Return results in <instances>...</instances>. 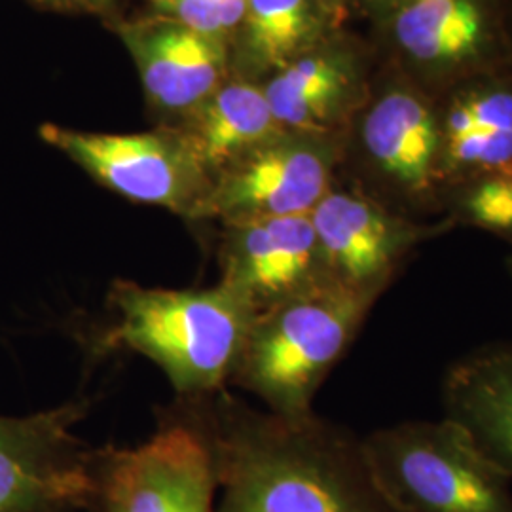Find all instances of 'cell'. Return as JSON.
Returning <instances> with one entry per match:
<instances>
[{
	"label": "cell",
	"instance_id": "6da1fadb",
	"mask_svg": "<svg viewBox=\"0 0 512 512\" xmlns=\"http://www.w3.org/2000/svg\"><path fill=\"white\" fill-rule=\"evenodd\" d=\"M183 401L213 450L217 512H399L374 476L363 439L346 427L315 412L285 418L256 410L226 389Z\"/></svg>",
	"mask_w": 512,
	"mask_h": 512
},
{
	"label": "cell",
	"instance_id": "7a4b0ae2",
	"mask_svg": "<svg viewBox=\"0 0 512 512\" xmlns=\"http://www.w3.org/2000/svg\"><path fill=\"white\" fill-rule=\"evenodd\" d=\"M109 319L92 336L97 353L131 351L160 366L179 399L230 385L255 321L251 306L224 285L205 289L145 287L114 279Z\"/></svg>",
	"mask_w": 512,
	"mask_h": 512
},
{
	"label": "cell",
	"instance_id": "3957f363",
	"mask_svg": "<svg viewBox=\"0 0 512 512\" xmlns=\"http://www.w3.org/2000/svg\"><path fill=\"white\" fill-rule=\"evenodd\" d=\"M380 296L325 281L258 313L230 385L285 418L313 414V401L348 353Z\"/></svg>",
	"mask_w": 512,
	"mask_h": 512
},
{
	"label": "cell",
	"instance_id": "277c9868",
	"mask_svg": "<svg viewBox=\"0 0 512 512\" xmlns=\"http://www.w3.org/2000/svg\"><path fill=\"white\" fill-rule=\"evenodd\" d=\"M363 444L399 512H512L511 476L456 421H403L372 431Z\"/></svg>",
	"mask_w": 512,
	"mask_h": 512
},
{
	"label": "cell",
	"instance_id": "5b68a950",
	"mask_svg": "<svg viewBox=\"0 0 512 512\" xmlns=\"http://www.w3.org/2000/svg\"><path fill=\"white\" fill-rule=\"evenodd\" d=\"M213 450L183 399L162 410L150 439L95 450L88 512H217Z\"/></svg>",
	"mask_w": 512,
	"mask_h": 512
},
{
	"label": "cell",
	"instance_id": "8992f818",
	"mask_svg": "<svg viewBox=\"0 0 512 512\" xmlns=\"http://www.w3.org/2000/svg\"><path fill=\"white\" fill-rule=\"evenodd\" d=\"M38 135L118 196L184 219L198 220L213 184V175L177 129L97 133L44 124Z\"/></svg>",
	"mask_w": 512,
	"mask_h": 512
},
{
	"label": "cell",
	"instance_id": "52a82bcc",
	"mask_svg": "<svg viewBox=\"0 0 512 512\" xmlns=\"http://www.w3.org/2000/svg\"><path fill=\"white\" fill-rule=\"evenodd\" d=\"M84 399L23 418L0 416V512H88L93 459L74 425Z\"/></svg>",
	"mask_w": 512,
	"mask_h": 512
},
{
	"label": "cell",
	"instance_id": "ba28073f",
	"mask_svg": "<svg viewBox=\"0 0 512 512\" xmlns=\"http://www.w3.org/2000/svg\"><path fill=\"white\" fill-rule=\"evenodd\" d=\"M336 164L334 148L323 141L279 135L215 175L198 220L234 224L310 215L334 186Z\"/></svg>",
	"mask_w": 512,
	"mask_h": 512
},
{
	"label": "cell",
	"instance_id": "9c48e42d",
	"mask_svg": "<svg viewBox=\"0 0 512 512\" xmlns=\"http://www.w3.org/2000/svg\"><path fill=\"white\" fill-rule=\"evenodd\" d=\"M329 281L380 296L401 275L425 230L359 188L332 186L310 213Z\"/></svg>",
	"mask_w": 512,
	"mask_h": 512
},
{
	"label": "cell",
	"instance_id": "30bf717a",
	"mask_svg": "<svg viewBox=\"0 0 512 512\" xmlns=\"http://www.w3.org/2000/svg\"><path fill=\"white\" fill-rule=\"evenodd\" d=\"M220 285L256 315L329 281L310 215L220 224Z\"/></svg>",
	"mask_w": 512,
	"mask_h": 512
},
{
	"label": "cell",
	"instance_id": "8fae6325",
	"mask_svg": "<svg viewBox=\"0 0 512 512\" xmlns=\"http://www.w3.org/2000/svg\"><path fill=\"white\" fill-rule=\"evenodd\" d=\"M148 99L169 112L190 114L219 90L226 74V44L169 16L120 27Z\"/></svg>",
	"mask_w": 512,
	"mask_h": 512
},
{
	"label": "cell",
	"instance_id": "7c38bea8",
	"mask_svg": "<svg viewBox=\"0 0 512 512\" xmlns=\"http://www.w3.org/2000/svg\"><path fill=\"white\" fill-rule=\"evenodd\" d=\"M361 147L370 175L401 203L423 207L446 181L442 133L408 93H389L366 114Z\"/></svg>",
	"mask_w": 512,
	"mask_h": 512
},
{
	"label": "cell",
	"instance_id": "4fadbf2b",
	"mask_svg": "<svg viewBox=\"0 0 512 512\" xmlns=\"http://www.w3.org/2000/svg\"><path fill=\"white\" fill-rule=\"evenodd\" d=\"M442 408L512 478V340L486 344L450 366Z\"/></svg>",
	"mask_w": 512,
	"mask_h": 512
},
{
	"label": "cell",
	"instance_id": "5bb4252c",
	"mask_svg": "<svg viewBox=\"0 0 512 512\" xmlns=\"http://www.w3.org/2000/svg\"><path fill=\"white\" fill-rule=\"evenodd\" d=\"M177 133L215 175L247 152L285 135L266 93L251 82H228L190 114Z\"/></svg>",
	"mask_w": 512,
	"mask_h": 512
},
{
	"label": "cell",
	"instance_id": "9a60e30c",
	"mask_svg": "<svg viewBox=\"0 0 512 512\" xmlns=\"http://www.w3.org/2000/svg\"><path fill=\"white\" fill-rule=\"evenodd\" d=\"M348 88V71L330 55L296 57L264 88L283 133L315 135L329 126Z\"/></svg>",
	"mask_w": 512,
	"mask_h": 512
},
{
	"label": "cell",
	"instance_id": "2e32d148",
	"mask_svg": "<svg viewBox=\"0 0 512 512\" xmlns=\"http://www.w3.org/2000/svg\"><path fill=\"white\" fill-rule=\"evenodd\" d=\"M399 44L420 61L471 54L482 37V18L473 0H414L395 21Z\"/></svg>",
	"mask_w": 512,
	"mask_h": 512
},
{
	"label": "cell",
	"instance_id": "e0dca14e",
	"mask_svg": "<svg viewBox=\"0 0 512 512\" xmlns=\"http://www.w3.org/2000/svg\"><path fill=\"white\" fill-rule=\"evenodd\" d=\"M243 40L260 67L283 69L306 48L315 33L311 0H247Z\"/></svg>",
	"mask_w": 512,
	"mask_h": 512
},
{
	"label": "cell",
	"instance_id": "ac0fdd59",
	"mask_svg": "<svg viewBox=\"0 0 512 512\" xmlns=\"http://www.w3.org/2000/svg\"><path fill=\"white\" fill-rule=\"evenodd\" d=\"M458 207L465 222L512 239V169L471 179Z\"/></svg>",
	"mask_w": 512,
	"mask_h": 512
},
{
	"label": "cell",
	"instance_id": "d6986e66",
	"mask_svg": "<svg viewBox=\"0 0 512 512\" xmlns=\"http://www.w3.org/2000/svg\"><path fill=\"white\" fill-rule=\"evenodd\" d=\"M475 129H505L512 131L511 93H488L459 105L450 112L446 128L442 131V141L452 139Z\"/></svg>",
	"mask_w": 512,
	"mask_h": 512
},
{
	"label": "cell",
	"instance_id": "ffe728a7",
	"mask_svg": "<svg viewBox=\"0 0 512 512\" xmlns=\"http://www.w3.org/2000/svg\"><path fill=\"white\" fill-rule=\"evenodd\" d=\"M217 10H219L220 27L224 38L228 40L238 33L245 19L247 12V0H217Z\"/></svg>",
	"mask_w": 512,
	"mask_h": 512
},
{
	"label": "cell",
	"instance_id": "44dd1931",
	"mask_svg": "<svg viewBox=\"0 0 512 512\" xmlns=\"http://www.w3.org/2000/svg\"><path fill=\"white\" fill-rule=\"evenodd\" d=\"M112 0H74L76 6H82V8H88V10H103L105 6H109Z\"/></svg>",
	"mask_w": 512,
	"mask_h": 512
},
{
	"label": "cell",
	"instance_id": "7402d4cb",
	"mask_svg": "<svg viewBox=\"0 0 512 512\" xmlns=\"http://www.w3.org/2000/svg\"><path fill=\"white\" fill-rule=\"evenodd\" d=\"M40 6H48V8H73L76 6L74 0H33Z\"/></svg>",
	"mask_w": 512,
	"mask_h": 512
},
{
	"label": "cell",
	"instance_id": "603a6c76",
	"mask_svg": "<svg viewBox=\"0 0 512 512\" xmlns=\"http://www.w3.org/2000/svg\"><path fill=\"white\" fill-rule=\"evenodd\" d=\"M154 2H156V4H160V2H164V0H154Z\"/></svg>",
	"mask_w": 512,
	"mask_h": 512
},
{
	"label": "cell",
	"instance_id": "cb8c5ba5",
	"mask_svg": "<svg viewBox=\"0 0 512 512\" xmlns=\"http://www.w3.org/2000/svg\"><path fill=\"white\" fill-rule=\"evenodd\" d=\"M408 2H414V0H406V4H408Z\"/></svg>",
	"mask_w": 512,
	"mask_h": 512
},
{
	"label": "cell",
	"instance_id": "d4e9b609",
	"mask_svg": "<svg viewBox=\"0 0 512 512\" xmlns=\"http://www.w3.org/2000/svg\"><path fill=\"white\" fill-rule=\"evenodd\" d=\"M511 260H512V258H511Z\"/></svg>",
	"mask_w": 512,
	"mask_h": 512
}]
</instances>
